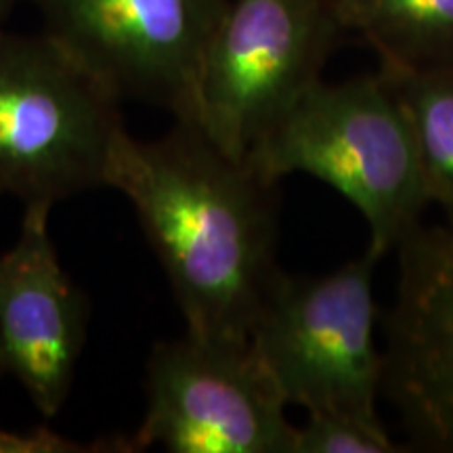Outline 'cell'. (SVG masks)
<instances>
[{
  "mask_svg": "<svg viewBox=\"0 0 453 453\" xmlns=\"http://www.w3.org/2000/svg\"><path fill=\"white\" fill-rule=\"evenodd\" d=\"M277 185L191 122L174 120L160 139L141 141L124 130L116 141L105 187L133 203L187 332L250 342L281 275Z\"/></svg>",
  "mask_w": 453,
  "mask_h": 453,
  "instance_id": "cell-1",
  "label": "cell"
},
{
  "mask_svg": "<svg viewBox=\"0 0 453 453\" xmlns=\"http://www.w3.org/2000/svg\"><path fill=\"white\" fill-rule=\"evenodd\" d=\"M271 180L307 174L361 212L380 260L420 226L428 196L410 124L382 72L317 82L248 156Z\"/></svg>",
  "mask_w": 453,
  "mask_h": 453,
  "instance_id": "cell-2",
  "label": "cell"
},
{
  "mask_svg": "<svg viewBox=\"0 0 453 453\" xmlns=\"http://www.w3.org/2000/svg\"><path fill=\"white\" fill-rule=\"evenodd\" d=\"M120 104L44 32L0 26V196L55 206L105 187Z\"/></svg>",
  "mask_w": 453,
  "mask_h": 453,
  "instance_id": "cell-3",
  "label": "cell"
},
{
  "mask_svg": "<svg viewBox=\"0 0 453 453\" xmlns=\"http://www.w3.org/2000/svg\"><path fill=\"white\" fill-rule=\"evenodd\" d=\"M376 265L365 250L324 275L281 271L250 344L288 405L380 422L384 353L376 342Z\"/></svg>",
  "mask_w": 453,
  "mask_h": 453,
  "instance_id": "cell-4",
  "label": "cell"
},
{
  "mask_svg": "<svg viewBox=\"0 0 453 453\" xmlns=\"http://www.w3.org/2000/svg\"><path fill=\"white\" fill-rule=\"evenodd\" d=\"M347 32L334 0H234L208 44L194 120L219 150L248 160L317 82Z\"/></svg>",
  "mask_w": 453,
  "mask_h": 453,
  "instance_id": "cell-5",
  "label": "cell"
},
{
  "mask_svg": "<svg viewBox=\"0 0 453 453\" xmlns=\"http://www.w3.org/2000/svg\"><path fill=\"white\" fill-rule=\"evenodd\" d=\"M147 407L130 451L294 453L288 401L252 344L187 332L147 359Z\"/></svg>",
  "mask_w": 453,
  "mask_h": 453,
  "instance_id": "cell-6",
  "label": "cell"
},
{
  "mask_svg": "<svg viewBox=\"0 0 453 453\" xmlns=\"http://www.w3.org/2000/svg\"><path fill=\"white\" fill-rule=\"evenodd\" d=\"M42 32L118 99L191 122L208 44L231 0H32Z\"/></svg>",
  "mask_w": 453,
  "mask_h": 453,
  "instance_id": "cell-7",
  "label": "cell"
},
{
  "mask_svg": "<svg viewBox=\"0 0 453 453\" xmlns=\"http://www.w3.org/2000/svg\"><path fill=\"white\" fill-rule=\"evenodd\" d=\"M396 250L382 395L418 449L453 453V223L420 225Z\"/></svg>",
  "mask_w": 453,
  "mask_h": 453,
  "instance_id": "cell-8",
  "label": "cell"
},
{
  "mask_svg": "<svg viewBox=\"0 0 453 453\" xmlns=\"http://www.w3.org/2000/svg\"><path fill=\"white\" fill-rule=\"evenodd\" d=\"M50 203L24 206L19 237L0 254V378H15L44 418L72 390L87 342V296L61 267Z\"/></svg>",
  "mask_w": 453,
  "mask_h": 453,
  "instance_id": "cell-9",
  "label": "cell"
},
{
  "mask_svg": "<svg viewBox=\"0 0 453 453\" xmlns=\"http://www.w3.org/2000/svg\"><path fill=\"white\" fill-rule=\"evenodd\" d=\"M344 30L380 57V70H453V0H334Z\"/></svg>",
  "mask_w": 453,
  "mask_h": 453,
  "instance_id": "cell-10",
  "label": "cell"
},
{
  "mask_svg": "<svg viewBox=\"0 0 453 453\" xmlns=\"http://www.w3.org/2000/svg\"><path fill=\"white\" fill-rule=\"evenodd\" d=\"M410 124L428 202L453 223V70L396 73L380 70Z\"/></svg>",
  "mask_w": 453,
  "mask_h": 453,
  "instance_id": "cell-11",
  "label": "cell"
},
{
  "mask_svg": "<svg viewBox=\"0 0 453 453\" xmlns=\"http://www.w3.org/2000/svg\"><path fill=\"white\" fill-rule=\"evenodd\" d=\"M407 447L388 437L382 422L340 413H309L296 426L294 453H401Z\"/></svg>",
  "mask_w": 453,
  "mask_h": 453,
  "instance_id": "cell-12",
  "label": "cell"
},
{
  "mask_svg": "<svg viewBox=\"0 0 453 453\" xmlns=\"http://www.w3.org/2000/svg\"><path fill=\"white\" fill-rule=\"evenodd\" d=\"M19 3L21 0H0V26H4V21H7V17L11 15V11H13Z\"/></svg>",
  "mask_w": 453,
  "mask_h": 453,
  "instance_id": "cell-13",
  "label": "cell"
}]
</instances>
